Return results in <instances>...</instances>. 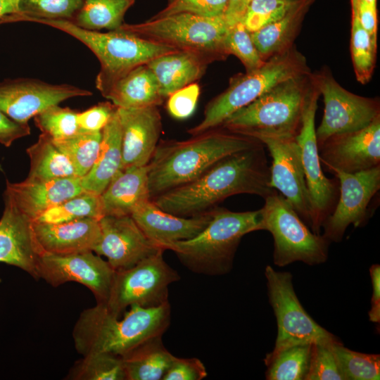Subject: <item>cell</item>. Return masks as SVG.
Segmentation results:
<instances>
[{
    "label": "cell",
    "mask_w": 380,
    "mask_h": 380,
    "mask_svg": "<svg viewBox=\"0 0 380 380\" xmlns=\"http://www.w3.org/2000/svg\"><path fill=\"white\" fill-rule=\"evenodd\" d=\"M270 166L264 145L260 143L222 158L196 179L151 201L166 213L189 217L206 213L236 194H254L265 198L276 191L270 186Z\"/></svg>",
    "instance_id": "cell-1"
},
{
    "label": "cell",
    "mask_w": 380,
    "mask_h": 380,
    "mask_svg": "<svg viewBox=\"0 0 380 380\" xmlns=\"http://www.w3.org/2000/svg\"><path fill=\"white\" fill-rule=\"evenodd\" d=\"M260 143L217 127L188 140L160 143L148 164L151 198L196 179L222 158Z\"/></svg>",
    "instance_id": "cell-2"
},
{
    "label": "cell",
    "mask_w": 380,
    "mask_h": 380,
    "mask_svg": "<svg viewBox=\"0 0 380 380\" xmlns=\"http://www.w3.org/2000/svg\"><path fill=\"white\" fill-rule=\"evenodd\" d=\"M170 315L169 302L153 308L131 305L122 319L97 303L83 310L76 322L75 349L82 355L103 353L122 357L147 340L163 336Z\"/></svg>",
    "instance_id": "cell-3"
},
{
    "label": "cell",
    "mask_w": 380,
    "mask_h": 380,
    "mask_svg": "<svg viewBox=\"0 0 380 380\" xmlns=\"http://www.w3.org/2000/svg\"><path fill=\"white\" fill-rule=\"evenodd\" d=\"M261 210L234 212L212 209L205 228L192 239L165 246L174 251L189 270L208 276H221L232 268L236 251L242 237L260 230Z\"/></svg>",
    "instance_id": "cell-4"
},
{
    "label": "cell",
    "mask_w": 380,
    "mask_h": 380,
    "mask_svg": "<svg viewBox=\"0 0 380 380\" xmlns=\"http://www.w3.org/2000/svg\"><path fill=\"white\" fill-rule=\"evenodd\" d=\"M310 72L286 80L231 114L220 126L255 139L296 137L310 87Z\"/></svg>",
    "instance_id": "cell-5"
},
{
    "label": "cell",
    "mask_w": 380,
    "mask_h": 380,
    "mask_svg": "<svg viewBox=\"0 0 380 380\" xmlns=\"http://www.w3.org/2000/svg\"><path fill=\"white\" fill-rule=\"evenodd\" d=\"M55 27L87 46L98 58L101 67L96 87L104 96L115 82L133 68L164 54L179 50L157 44L120 30L101 32L82 28L70 20L31 19Z\"/></svg>",
    "instance_id": "cell-6"
},
{
    "label": "cell",
    "mask_w": 380,
    "mask_h": 380,
    "mask_svg": "<svg viewBox=\"0 0 380 380\" xmlns=\"http://www.w3.org/2000/svg\"><path fill=\"white\" fill-rule=\"evenodd\" d=\"M310 72L305 56L292 46L265 61L260 68L232 77L228 87L206 105L203 120L188 132L195 136L217 128L231 114L279 83Z\"/></svg>",
    "instance_id": "cell-7"
},
{
    "label": "cell",
    "mask_w": 380,
    "mask_h": 380,
    "mask_svg": "<svg viewBox=\"0 0 380 380\" xmlns=\"http://www.w3.org/2000/svg\"><path fill=\"white\" fill-rule=\"evenodd\" d=\"M229 28L224 15L204 18L179 13L137 24L123 23L118 30L179 51L206 54L217 61L228 56L224 39Z\"/></svg>",
    "instance_id": "cell-8"
},
{
    "label": "cell",
    "mask_w": 380,
    "mask_h": 380,
    "mask_svg": "<svg viewBox=\"0 0 380 380\" xmlns=\"http://www.w3.org/2000/svg\"><path fill=\"white\" fill-rule=\"evenodd\" d=\"M264 200L260 230L272 235L274 265L284 267L300 261L317 265L327 260L330 243L315 234L281 194L275 191Z\"/></svg>",
    "instance_id": "cell-9"
},
{
    "label": "cell",
    "mask_w": 380,
    "mask_h": 380,
    "mask_svg": "<svg viewBox=\"0 0 380 380\" xmlns=\"http://www.w3.org/2000/svg\"><path fill=\"white\" fill-rule=\"evenodd\" d=\"M269 302L277 324L273 350L264 359L265 365L279 353L301 344H341L338 337L318 324L300 303L289 272L276 271L267 265L265 270Z\"/></svg>",
    "instance_id": "cell-10"
},
{
    "label": "cell",
    "mask_w": 380,
    "mask_h": 380,
    "mask_svg": "<svg viewBox=\"0 0 380 380\" xmlns=\"http://www.w3.org/2000/svg\"><path fill=\"white\" fill-rule=\"evenodd\" d=\"M159 251L133 267L115 271L106 308L120 317L133 305L153 308L168 303L169 286L179 274L164 260Z\"/></svg>",
    "instance_id": "cell-11"
},
{
    "label": "cell",
    "mask_w": 380,
    "mask_h": 380,
    "mask_svg": "<svg viewBox=\"0 0 380 380\" xmlns=\"http://www.w3.org/2000/svg\"><path fill=\"white\" fill-rule=\"evenodd\" d=\"M308 89L301 126L296 139L301 149L302 163L308 189L311 205V224L310 229L321 234L322 224L333 212L338 198V179L327 178L323 171L319 159L315 125L317 100L320 95L312 82Z\"/></svg>",
    "instance_id": "cell-12"
},
{
    "label": "cell",
    "mask_w": 380,
    "mask_h": 380,
    "mask_svg": "<svg viewBox=\"0 0 380 380\" xmlns=\"http://www.w3.org/2000/svg\"><path fill=\"white\" fill-rule=\"evenodd\" d=\"M310 77L324 103L323 118L316 130L318 146L331 136L361 129L380 117L379 100L347 91L329 71L311 74Z\"/></svg>",
    "instance_id": "cell-13"
},
{
    "label": "cell",
    "mask_w": 380,
    "mask_h": 380,
    "mask_svg": "<svg viewBox=\"0 0 380 380\" xmlns=\"http://www.w3.org/2000/svg\"><path fill=\"white\" fill-rule=\"evenodd\" d=\"M328 172L338 181L337 203L322 224V236L330 243L341 242L348 226L359 227L369 219V205L380 189V165L347 173L335 169Z\"/></svg>",
    "instance_id": "cell-14"
},
{
    "label": "cell",
    "mask_w": 380,
    "mask_h": 380,
    "mask_svg": "<svg viewBox=\"0 0 380 380\" xmlns=\"http://www.w3.org/2000/svg\"><path fill=\"white\" fill-rule=\"evenodd\" d=\"M115 271L107 260L93 251L68 255L42 254L37 265L36 279L53 286L74 281L87 287L97 303L106 304Z\"/></svg>",
    "instance_id": "cell-15"
},
{
    "label": "cell",
    "mask_w": 380,
    "mask_h": 380,
    "mask_svg": "<svg viewBox=\"0 0 380 380\" xmlns=\"http://www.w3.org/2000/svg\"><path fill=\"white\" fill-rule=\"evenodd\" d=\"M272 156L270 185L280 191L310 227L311 205L302 163L301 149L296 137H260Z\"/></svg>",
    "instance_id": "cell-16"
},
{
    "label": "cell",
    "mask_w": 380,
    "mask_h": 380,
    "mask_svg": "<svg viewBox=\"0 0 380 380\" xmlns=\"http://www.w3.org/2000/svg\"><path fill=\"white\" fill-rule=\"evenodd\" d=\"M92 92L69 84H54L34 78H16L0 82V110L20 122H28L46 108Z\"/></svg>",
    "instance_id": "cell-17"
},
{
    "label": "cell",
    "mask_w": 380,
    "mask_h": 380,
    "mask_svg": "<svg viewBox=\"0 0 380 380\" xmlns=\"http://www.w3.org/2000/svg\"><path fill=\"white\" fill-rule=\"evenodd\" d=\"M318 150L327 171L355 173L380 165V117L361 129L331 136Z\"/></svg>",
    "instance_id": "cell-18"
},
{
    "label": "cell",
    "mask_w": 380,
    "mask_h": 380,
    "mask_svg": "<svg viewBox=\"0 0 380 380\" xmlns=\"http://www.w3.org/2000/svg\"><path fill=\"white\" fill-rule=\"evenodd\" d=\"M101 237L94 251L115 271L130 268L159 251L132 216L105 215L99 220Z\"/></svg>",
    "instance_id": "cell-19"
},
{
    "label": "cell",
    "mask_w": 380,
    "mask_h": 380,
    "mask_svg": "<svg viewBox=\"0 0 380 380\" xmlns=\"http://www.w3.org/2000/svg\"><path fill=\"white\" fill-rule=\"evenodd\" d=\"M117 112L122 129L121 170L148 165L162 127L158 106L117 108Z\"/></svg>",
    "instance_id": "cell-20"
},
{
    "label": "cell",
    "mask_w": 380,
    "mask_h": 380,
    "mask_svg": "<svg viewBox=\"0 0 380 380\" xmlns=\"http://www.w3.org/2000/svg\"><path fill=\"white\" fill-rule=\"evenodd\" d=\"M42 254L32 221L4 196V209L0 218V262L17 267L36 278Z\"/></svg>",
    "instance_id": "cell-21"
},
{
    "label": "cell",
    "mask_w": 380,
    "mask_h": 380,
    "mask_svg": "<svg viewBox=\"0 0 380 380\" xmlns=\"http://www.w3.org/2000/svg\"><path fill=\"white\" fill-rule=\"evenodd\" d=\"M85 191L81 177H64L52 179L26 178L20 182L6 180L4 196L32 222L49 208Z\"/></svg>",
    "instance_id": "cell-22"
},
{
    "label": "cell",
    "mask_w": 380,
    "mask_h": 380,
    "mask_svg": "<svg viewBox=\"0 0 380 380\" xmlns=\"http://www.w3.org/2000/svg\"><path fill=\"white\" fill-rule=\"evenodd\" d=\"M32 228L42 254L68 255L94 251L101 237L99 220L94 218L55 224L34 221Z\"/></svg>",
    "instance_id": "cell-23"
},
{
    "label": "cell",
    "mask_w": 380,
    "mask_h": 380,
    "mask_svg": "<svg viewBox=\"0 0 380 380\" xmlns=\"http://www.w3.org/2000/svg\"><path fill=\"white\" fill-rule=\"evenodd\" d=\"M131 216L145 235L165 251L167 245L192 239L203 231L211 220L212 210L196 216L180 217L160 210L151 199Z\"/></svg>",
    "instance_id": "cell-24"
},
{
    "label": "cell",
    "mask_w": 380,
    "mask_h": 380,
    "mask_svg": "<svg viewBox=\"0 0 380 380\" xmlns=\"http://www.w3.org/2000/svg\"><path fill=\"white\" fill-rule=\"evenodd\" d=\"M215 61L210 56L188 51H177L158 56L146 63L156 76L162 96L196 82Z\"/></svg>",
    "instance_id": "cell-25"
},
{
    "label": "cell",
    "mask_w": 380,
    "mask_h": 380,
    "mask_svg": "<svg viewBox=\"0 0 380 380\" xmlns=\"http://www.w3.org/2000/svg\"><path fill=\"white\" fill-rule=\"evenodd\" d=\"M148 165L120 170L101 194L103 215L131 216L150 201Z\"/></svg>",
    "instance_id": "cell-26"
},
{
    "label": "cell",
    "mask_w": 380,
    "mask_h": 380,
    "mask_svg": "<svg viewBox=\"0 0 380 380\" xmlns=\"http://www.w3.org/2000/svg\"><path fill=\"white\" fill-rule=\"evenodd\" d=\"M122 161V129L116 109L102 130L100 150L93 167L81 178L82 189L101 195L121 170Z\"/></svg>",
    "instance_id": "cell-27"
},
{
    "label": "cell",
    "mask_w": 380,
    "mask_h": 380,
    "mask_svg": "<svg viewBox=\"0 0 380 380\" xmlns=\"http://www.w3.org/2000/svg\"><path fill=\"white\" fill-rule=\"evenodd\" d=\"M315 0H294L278 20L251 32L261 58L267 61L293 46L304 17Z\"/></svg>",
    "instance_id": "cell-28"
},
{
    "label": "cell",
    "mask_w": 380,
    "mask_h": 380,
    "mask_svg": "<svg viewBox=\"0 0 380 380\" xmlns=\"http://www.w3.org/2000/svg\"><path fill=\"white\" fill-rule=\"evenodd\" d=\"M103 97L122 108L158 106L164 100L158 80L146 64L133 68L120 77Z\"/></svg>",
    "instance_id": "cell-29"
},
{
    "label": "cell",
    "mask_w": 380,
    "mask_h": 380,
    "mask_svg": "<svg viewBox=\"0 0 380 380\" xmlns=\"http://www.w3.org/2000/svg\"><path fill=\"white\" fill-rule=\"evenodd\" d=\"M175 358L162 336L151 338L122 357L126 380H162Z\"/></svg>",
    "instance_id": "cell-30"
},
{
    "label": "cell",
    "mask_w": 380,
    "mask_h": 380,
    "mask_svg": "<svg viewBox=\"0 0 380 380\" xmlns=\"http://www.w3.org/2000/svg\"><path fill=\"white\" fill-rule=\"evenodd\" d=\"M26 153L30 158V170L27 177L29 179L78 177L70 158L45 134L42 133L37 141L26 149Z\"/></svg>",
    "instance_id": "cell-31"
},
{
    "label": "cell",
    "mask_w": 380,
    "mask_h": 380,
    "mask_svg": "<svg viewBox=\"0 0 380 380\" xmlns=\"http://www.w3.org/2000/svg\"><path fill=\"white\" fill-rule=\"evenodd\" d=\"M135 0H84L72 20L76 25L89 30H118L124 16Z\"/></svg>",
    "instance_id": "cell-32"
},
{
    "label": "cell",
    "mask_w": 380,
    "mask_h": 380,
    "mask_svg": "<svg viewBox=\"0 0 380 380\" xmlns=\"http://www.w3.org/2000/svg\"><path fill=\"white\" fill-rule=\"evenodd\" d=\"M103 216L101 195L84 191L46 210L35 221L55 224Z\"/></svg>",
    "instance_id": "cell-33"
},
{
    "label": "cell",
    "mask_w": 380,
    "mask_h": 380,
    "mask_svg": "<svg viewBox=\"0 0 380 380\" xmlns=\"http://www.w3.org/2000/svg\"><path fill=\"white\" fill-rule=\"evenodd\" d=\"M102 131L81 132L70 137L53 140L55 145L71 160L79 177L93 167L100 150Z\"/></svg>",
    "instance_id": "cell-34"
},
{
    "label": "cell",
    "mask_w": 380,
    "mask_h": 380,
    "mask_svg": "<svg viewBox=\"0 0 380 380\" xmlns=\"http://www.w3.org/2000/svg\"><path fill=\"white\" fill-rule=\"evenodd\" d=\"M68 377L74 380H126L122 357L103 353L82 355Z\"/></svg>",
    "instance_id": "cell-35"
},
{
    "label": "cell",
    "mask_w": 380,
    "mask_h": 380,
    "mask_svg": "<svg viewBox=\"0 0 380 380\" xmlns=\"http://www.w3.org/2000/svg\"><path fill=\"white\" fill-rule=\"evenodd\" d=\"M84 0H20L19 13L2 23L30 19L72 20Z\"/></svg>",
    "instance_id": "cell-36"
},
{
    "label": "cell",
    "mask_w": 380,
    "mask_h": 380,
    "mask_svg": "<svg viewBox=\"0 0 380 380\" xmlns=\"http://www.w3.org/2000/svg\"><path fill=\"white\" fill-rule=\"evenodd\" d=\"M311 344H301L284 350L268 364L267 380H305L307 375Z\"/></svg>",
    "instance_id": "cell-37"
},
{
    "label": "cell",
    "mask_w": 380,
    "mask_h": 380,
    "mask_svg": "<svg viewBox=\"0 0 380 380\" xmlns=\"http://www.w3.org/2000/svg\"><path fill=\"white\" fill-rule=\"evenodd\" d=\"M377 39L360 25L357 17L352 15L350 52L356 78L367 83L372 75L376 58Z\"/></svg>",
    "instance_id": "cell-38"
},
{
    "label": "cell",
    "mask_w": 380,
    "mask_h": 380,
    "mask_svg": "<svg viewBox=\"0 0 380 380\" xmlns=\"http://www.w3.org/2000/svg\"><path fill=\"white\" fill-rule=\"evenodd\" d=\"M345 380H379L380 355L350 350L343 343L332 346Z\"/></svg>",
    "instance_id": "cell-39"
},
{
    "label": "cell",
    "mask_w": 380,
    "mask_h": 380,
    "mask_svg": "<svg viewBox=\"0 0 380 380\" xmlns=\"http://www.w3.org/2000/svg\"><path fill=\"white\" fill-rule=\"evenodd\" d=\"M77 113L70 108L56 104L46 108L33 118L42 133L58 140L82 132L77 122Z\"/></svg>",
    "instance_id": "cell-40"
},
{
    "label": "cell",
    "mask_w": 380,
    "mask_h": 380,
    "mask_svg": "<svg viewBox=\"0 0 380 380\" xmlns=\"http://www.w3.org/2000/svg\"><path fill=\"white\" fill-rule=\"evenodd\" d=\"M224 48L228 55H234L241 61L246 72L255 70L265 63L255 46L251 33L241 22L229 28L224 39Z\"/></svg>",
    "instance_id": "cell-41"
},
{
    "label": "cell",
    "mask_w": 380,
    "mask_h": 380,
    "mask_svg": "<svg viewBox=\"0 0 380 380\" xmlns=\"http://www.w3.org/2000/svg\"><path fill=\"white\" fill-rule=\"evenodd\" d=\"M294 0H251L241 23L250 32H255L283 16Z\"/></svg>",
    "instance_id": "cell-42"
},
{
    "label": "cell",
    "mask_w": 380,
    "mask_h": 380,
    "mask_svg": "<svg viewBox=\"0 0 380 380\" xmlns=\"http://www.w3.org/2000/svg\"><path fill=\"white\" fill-rule=\"evenodd\" d=\"M332 346L311 344L309 368L305 380H345Z\"/></svg>",
    "instance_id": "cell-43"
},
{
    "label": "cell",
    "mask_w": 380,
    "mask_h": 380,
    "mask_svg": "<svg viewBox=\"0 0 380 380\" xmlns=\"http://www.w3.org/2000/svg\"><path fill=\"white\" fill-rule=\"evenodd\" d=\"M228 0H172L152 18H160L175 13H188L204 18L222 16Z\"/></svg>",
    "instance_id": "cell-44"
},
{
    "label": "cell",
    "mask_w": 380,
    "mask_h": 380,
    "mask_svg": "<svg viewBox=\"0 0 380 380\" xmlns=\"http://www.w3.org/2000/svg\"><path fill=\"white\" fill-rule=\"evenodd\" d=\"M199 94L200 87L196 82L177 90L167 97V111L177 119L189 117L196 108Z\"/></svg>",
    "instance_id": "cell-45"
},
{
    "label": "cell",
    "mask_w": 380,
    "mask_h": 380,
    "mask_svg": "<svg viewBox=\"0 0 380 380\" xmlns=\"http://www.w3.org/2000/svg\"><path fill=\"white\" fill-rule=\"evenodd\" d=\"M117 107L111 102L99 103L77 113V122L82 132H101L108 123Z\"/></svg>",
    "instance_id": "cell-46"
},
{
    "label": "cell",
    "mask_w": 380,
    "mask_h": 380,
    "mask_svg": "<svg viewBox=\"0 0 380 380\" xmlns=\"http://www.w3.org/2000/svg\"><path fill=\"white\" fill-rule=\"evenodd\" d=\"M207 376L205 367L199 359L175 357L162 380H202Z\"/></svg>",
    "instance_id": "cell-47"
},
{
    "label": "cell",
    "mask_w": 380,
    "mask_h": 380,
    "mask_svg": "<svg viewBox=\"0 0 380 380\" xmlns=\"http://www.w3.org/2000/svg\"><path fill=\"white\" fill-rule=\"evenodd\" d=\"M30 133L28 122H18L0 110V144L9 147L14 141Z\"/></svg>",
    "instance_id": "cell-48"
},
{
    "label": "cell",
    "mask_w": 380,
    "mask_h": 380,
    "mask_svg": "<svg viewBox=\"0 0 380 380\" xmlns=\"http://www.w3.org/2000/svg\"><path fill=\"white\" fill-rule=\"evenodd\" d=\"M357 17L362 27L372 37L377 39V8H374L364 0H360L357 12L352 15Z\"/></svg>",
    "instance_id": "cell-49"
},
{
    "label": "cell",
    "mask_w": 380,
    "mask_h": 380,
    "mask_svg": "<svg viewBox=\"0 0 380 380\" xmlns=\"http://www.w3.org/2000/svg\"><path fill=\"white\" fill-rule=\"evenodd\" d=\"M372 286L371 308L368 312L369 320L374 323L380 322V265H372L369 268Z\"/></svg>",
    "instance_id": "cell-50"
},
{
    "label": "cell",
    "mask_w": 380,
    "mask_h": 380,
    "mask_svg": "<svg viewBox=\"0 0 380 380\" xmlns=\"http://www.w3.org/2000/svg\"><path fill=\"white\" fill-rule=\"evenodd\" d=\"M251 1V0H228L224 18L229 27L241 22Z\"/></svg>",
    "instance_id": "cell-51"
},
{
    "label": "cell",
    "mask_w": 380,
    "mask_h": 380,
    "mask_svg": "<svg viewBox=\"0 0 380 380\" xmlns=\"http://www.w3.org/2000/svg\"><path fill=\"white\" fill-rule=\"evenodd\" d=\"M20 0H0V24L3 20L19 13Z\"/></svg>",
    "instance_id": "cell-52"
},
{
    "label": "cell",
    "mask_w": 380,
    "mask_h": 380,
    "mask_svg": "<svg viewBox=\"0 0 380 380\" xmlns=\"http://www.w3.org/2000/svg\"><path fill=\"white\" fill-rule=\"evenodd\" d=\"M351 7H352V15L355 14L357 12V6L360 0H350Z\"/></svg>",
    "instance_id": "cell-53"
},
{
    "label": "cell",
    "mask_w": 380,
    "mask_h": 380,
    "mask_svg": "<svg viewBox=\"0 0 380 380\" xmlns=\"http://www.w3.org/2000/svg\"><path fill=\"white\" fill-rule=\"evenodd\" d=\"M366 1L368 4H369L371 6H372L374 8H376V0H364Z\"/></svg>",
    "instance_id": "cell-54"
},
{
    "label": "cell",
    "mask_w": 380,
    "mask_h": 380,
    "mask_svg": "<svg viewBox=\"0 0 380 380\" xmlns=\"http://www.w3.org/2000/svg\"><path fill=\"white\" fill-rule=\"evenodd\" d=\"M167 1H168V2H170V1H172V0H167Z\"/></svg>",
    "instance_id": "cell-55"
}]
</instances>
